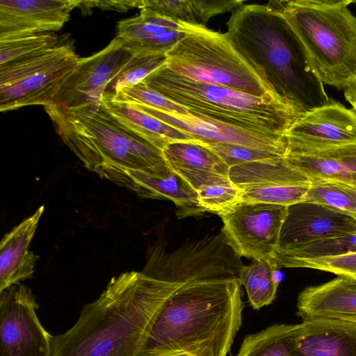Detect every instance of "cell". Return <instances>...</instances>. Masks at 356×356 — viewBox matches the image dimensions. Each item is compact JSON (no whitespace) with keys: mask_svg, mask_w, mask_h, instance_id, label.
I'll use <instances>...</instances> for the list:
<instances>
[{"mask_svg":"<svg viewBox=\"0 0 356 356\" xmlns=\"http://www.w3.org/2000/svg\"><path fill=\"white\" fill-rule=\"evenodd\" d=\"M182 284L137 271L113 277L68 331L52 337L51 356H140L156 314Z\"/></svg>","mask_w":356,"mask_h":356,"instance_id":"6da1fadb","label":"cell"},{"mask_svg":"<svg viewBox=\"0 0 356 356\" xmlns=\"http://www.w3.org/2000/svg\"><path fill=\"white\" fill-rule=\"evenodd\" d=\"M243 308L238 278L184 283L156 314L140 356H227Z\"/></svg>","mask_w":356,"mask_h":356,"instance_id":"7a4b0ae2","label":"cell"},{"mask_svg":"<svg viewBox=\"0 0 356 356\" xmlns=\"http://www.w3.org/2000/svg\"><path fill=\"white\" fill-rule=\"evenodd\" d=\"M227 25L232 44L280 100L300 114L330 100L273 1L242 5Z\"/></svg>","mask_w":356,"mask_h":356,"instance_id":"3957f363","label":"cell"},{"mask_svg":"<svg viewBox=\"0 0 356 356\" xmlns=\"http://www.w3.org/2000/svg\"><path fill=\"white\" fill-rule=\"evenodd\" d=\"M63 143L89 170L110 179L127 171L165 177L173 170L162 150L127 128L100 102L44 107Z\"/></svg>","mask_w":356,"mask_h":356,"instance_id":"277c9868","label":"cell"},{"mask_svg":"<svg viewBox=\"0 0 356 356\" xmlns=\"http://www.w3.org/2000/svg\"><path fill=\"white\" fill-rule=\"evenodd\" d=\"M320 81L337 90L356 86V16L353 0L273 1Z\"/></svg>","mask_w":356,"mask_h":356,"instance_id":"5b68a950","label":"cell"},{"mask_svg":"<svg viewBox=\"0 0 356 356\" xmlns=\"http://www.w3.org/2000/svg\"><path fill=\"white\" fill-rule=\"evenodd\" d=\"M143 81L193 115L248 131L285 134L300 115L272 97L253 96L197 81L166 65Z\"/></svg>","mask_w":356,"mask_h":356,"instance_id":"8992f818","label":"cell"},{"mask_svg":"<svg viewBox=\"0 0 356 356\" xmlns=\"http://www.w3.org/2000/svg\"><path fill=\"white\" fill-rule=\"evenodd\" d=\"M180 24L186 35L167 52L168 69L197 81L280 100L235 49L226 33L206 26Z\"/></svg>","mask_w":356,"mask_h":356,"instance_id":"52a82bcc","label":"cell"},{"mask_svg":"<svg viewBox=\"0 0 356 356\" xmlns=\"http://www.w3.org/2000/svg\"><path fill=\"white\" fill-rule=\"evenodd\" d=\"M80 58L68 44L29 60L0 68V111L51 105Z\"/></svg>","mask_w":356,"mask_h":356,"instance_id":"ba28073f","label":"cell"},{"mask_svg":"<svg viewBox=\"0 0 356 356\" xmlns=\"http://www.w3.org/2000/svg\"><path fill=\"white\" fill-rule=\"evenodd\" d=\"M287 207L238 202L219 214L223 222L222 232L228 245L238 257L265 259L276 266L275 256Z\"/></svg>","mask_w":356,"mask_h":356,"instance_id":"9c48e42d","label":"cell"},{"mask_svg":"<svg viewBox=\"0 0 356 356\" xmlns=\"http://www.w3.org/2000/svg\"><path fill=\"white\" fill-rule=\"evenodd\" d=\"M38 308L24 284L0 292V356H51L53 336L41 325Z\"/></svg>","mask_w":356,"mask_h":356,"instance_id":"30bf717a","label":"cell"},{"mask_svg":"<svg viewBox=\"0 0 356 356\" xmlns=\"http://www.w3.org/2000/svg\"><path fill=\"white\" fill-rule=\"evenodd\" d=\"M285 138V155L311 154L355 144L356 113L330 99L300 114L286 131Z\"/></svg>","mask_w":356,"mask_h":356,"instance_id":"8fae6325","label":"cell"},{"mask_svg":"<svg viewBox=\"0 0 356 356\" xmlns=\"http://www.w3.org/2000/svg\"><path fill=\"white\" fill-rule=\"evenodd\" d=\"M134 54L115 37L99 51L80 58L51 105L72 108L99 102Z\"/></svg>","mask_w":356,"mask_h":356,"instance_id":"7c38bea8","label":"cell"},{"mask_svg":"<svg viewBox=\"0 0 356 356\" xmlns=\"http://www.w3.org/2000/svg\"><path fill=\"white\" fill-rule=\"evenodd\" d=\"M353 232H356V218L353 216L317 203L297 202L287 207L276 253Z\"/></svg>","mask_w":356,"mask_h":356,"instance_id":"4fadbf2b","label":"cell"},{"mask_svg":"<svg viewBox=\"0 0 356 356\" xmlns=\"http://www.w3.org/2000/svg\"><path fill=\"white\" fill-rule=\"evenodd\" d=\"M138 108L204 143H230L285 156V134L252 132L202 119L190 113L172 114L129 102Z\"/></svg>","mask_w":356,"mask_h":356,"instance_id":"5bb4252c","label":"cell"},{"mask_svg":"<svg viewBox=\"0 0 356 356\" xmlns=\"http://www.w3.org/2000/svg\"><path fill=\"white\" fill-rule=\"evenodd\" d=\"M81 0H0V40L59 30Z\"/></svg>","mask_w":356,"mask_h":356,"instance_id":"9a60e30c","label":"cell"},{"mask_svg":"<svg viewBox=\"0 0 356 356\" xmlns=\"http://www.w3.org/2000/svg\"><path fill=\"white\" fill-rule=\"evenodd\" d=\"M291 356H356V323L327 318L298 324Z\"/></svg>","mask_w":356,"mask_h":356,"instance_id":"2e32d148","label":"cell"},{"mask_svg":"<svg viewBox=\"0 0 356 356\" xmlns=\"http://www.w3.org/2000/svg\"><path fill=\"white\" fill-rule=\"evenodd\" d=\"M296 314L302 320L327 318L356 323V279L338 276L306 287L298 295Z\"/></svg>","mask_w":356,"mask_h":356,"instance_id":"e0dca14e","label":"cell"},{"mask_svg":"<svg viewBox=\"0 0 356 356\" xmlns=\"http://www.w3.org/2000/svg\"><path fill=\"white\" fill-rule=\"evenodd\" d=\"M162 152L169 167L196 191L204 185L229 177V167L206 143L200 140L172 141Z\"/></svg>","mask_w":356,"mask_h":356,"instance_id":"ac0fdd59","label":"cell"},{"mask_svg":"<svg viewBox=\"0 0 356 356\" xmlns=\"http://www.w3.org/2000/svg\"><path fill=\"white\" fill-rule=\"evenodd\" d=\"M185 35L180 23L140 10L138 16L118 22L116 37L134 54H167Z\"/></svg>","mask_w":356,"mask_h":356,"instance_id":"d6986e66","label":"cell"},{"mask_svg":"<svg viewBox=\"0 0 356 356\" xmlns=\"http://www.w3.org/2000/svg\"><path fill=\"white\" fill-rule=\"evenodd\" d=\"M44 210V205L40 206L1 239L0 292L33 277L39 256L30 251L29 247Z\"/></svg>","mask_w":356,"mask_h":356,"instance_id":"ffe728a7","label":"cell"},{"mask_svg":"<svg viewBox=\"0 0 356 356\" xmlns=\"http://www.w3.org/2000/svg\"><path fill=\"white\" fill-rule=\"evenodd\" d=\"M110 181L133 191L140 197L170 200L180 208L181 214L202 212L199 207L197 191L174 171L165 177L127 171L114 176Z\"/></svg>","mask_w":356,"mask_h":356,"instance_id":"44dd1931","label":"cell"},{"mask_svg":"<svg viewBox=\"0 0 356 356\" xmlns=\"http://www.w3.org/2000/svg\"><path fill=\"white\" fill-rule=\"evenodd\" d=\"M229 178L244 195L284 186L311 185L310 179L289 165L284 157L246 163L229 168Z\"/></svg>","mask_w":356,"mask_h":356,"instance_id":"7402d4cb","label":"cell"},{"mask_svg":"<svg viewBox=\"0 0 356 356\" xmlns=\"http://www.w3.org/2000/svg\"><path fill=\"white\" fill-rule=\"evenodd\" d=\"M99 102L121 124L161 150L170 142L194 139L134 104L115 98L113 94L104 92Z\"/></svg>","mask_w":356,"mask_h":356,"instance_id":"603a6c76","label":"cell"},{"mask_svg":"<svg viewBox=\"0 0 356 356\" xmlns=\"http://www.w3.org/2000/svg\"><path fill=\"white\" fill-rule=\"evenodd\" d=\"M284 159L310 181L345 183L356 175V143L311 154H287Z\"/></svg>","mask_w":356,"mask_h":356,"instance_id":"cb8c5ba5","label":"cell"},{"mask_svg":"<svg viewBox=\"0 0 356 356\" xmlns=\"http://www.w3.org/2000/svg\"><path fill=\"white\" fill-rule=\"evenodd\" d=\"M240 0H140L144 10L178 23L206 26L213 16L243 5Z\"/></svg>","mask_w":356,"mask_h":356,"instance_id":"d4e9b609","label":"cell"},{"mask_svg":"<svg viewBox=\"0 0 356 356\" xmlns=\"http://www.w3.org/2000/svg\"><path fill=\"white\" fill-rule=\"evenodd\" d=\"M298 324H273L247 335L236 356H291Z\"/></svg>","mask_w":356,"mask_h":356,"instance_id":"484cf974","label":"cell"},{"mask_svg":"<svg viewBox=\"0 0 356 356\" xmlns=\"http://www.w3.org/2000/svg\"><path fill=\"white\" fill-rule=\"evenodd\" d=\"M276 266L265 259L253 260L248 266H242L238 280L243 285L251 307L258 310L269 305L275 300L278 282L274 277Z\"/></svg>","mask_w":356,"mask_h":356,"instance_id":"4316f807","label":"cell"},{"mask_svg":"<svg viewBox=\"0 0 356 356\" xmlns=\"http://www.w3.org/2000/svg\"><path fill=\"white\" fill-rule=\"evenodd\" d=\"M356 252V232L335 236L275 254V262L278 268H286L292 261L339 256Z\"/></svg>","mask_w":356,"mask_h":356,"instance_id":"83f0119b","label":"cell"},{"mask_svg":"<svg viewBox=\"0 0 356 356\" xmlns=\"http://www.w3.org/2000/svg\"><path fill=\"white\" fill-rule=\"evenodd\" d=\"M54 33H40L0 40V68L24 63L57 46Z\"/></svg>","mask_w":356,"mask_h":356,"instance_id":"f1b7e54d","label":"cell"},{"mask_svg":"<svg viewBox=\"0 0 356 356\" xmlns=\"http://www.w3.org/2000/svg\"><path fill=\"white\" fill-rule=\"evenodd\" d=\"M305 201L317 203L351 216L356 213V190L333 181H311Z\"/></svg>","mask_w":356,"mask_h":356,"instance_id":"f546056e","label":"cell"},{"mask_svg":"<svg viewBox=\"0 0 356 356\" xmlns=\"http://www.w3.org/2000/svg\"><path fill=\"white\" fill-rule=\"evenodd\" d=\"M166 54H134L109 83L105 92L113 94L124 88L134 86L158 69L166 65Z\"/></svg>","mask_w":356,"mask_h":356,"instance_id":"4dcf8cb0","label":"cell"},{"mask_svg":"<svg viewBox=\"0 0 356 356\" xmlns=\"http://www.w3.org/2000/svg\"><path fill=\"white\" fill-rule=\"evenodd\" d=\"M198 204L202 212L220 214L241 200L243 191L229 177L204 185L197 190Z\"/></svg>","mask_w":356,"mask_h":356,"instance_id":"1f68e13d","label":"cell"},{"mask_svg":"<svg viewBox=\"0 0 356 356\" xmlns=\"http://www.w3.org/2000/svg\"><path fill=\"white\" fill-rule=\"evenodd\" d=\"M113 95L120 100L145 105L169 113L183 115L188 113L184 108L167 99L143 81L134 86L124 88L113 93Z\"/></svg>","mask_w":356,"mask_h":356,"instance_id":"d6a6232c","label":"cell"},{"mask_svg":"<svg viewBox=\"0 0 356 356\" xmlns=\"http://www.w3.org/2000/svg\"><path fill=\"white\" fill-rule=\"evenodd\" d=\"M286 268H313L356 279V252L335 257L297 260L289 264Z\"/></svg>","mask_w":356,"mask_h":356,"instance_id":"836d02e7","label":"cell"},{"mask_svg":"<svg viewBox=\"0 0 356 356\" xmlns=\"http://www.w3.org/2000/svg\"><path fill=\"white\" fill-rule=\"evenodd\" d=\"M230 168L238 165L284 157L273 152L230 143H206Z\"/></svg>","mask_w":356,"mask_h":356,"instance_id":"e575fe53","label":"cell"},{"mask_svg":"<svg viewBox=\"0 0 356 356\" xmlns=\"http://www.w3.org/2000/svg\"><path fill=\"white\" fill-rule=\"evenodd\" d=\"M140 0L137 1H81V4L86 6L99 7L102 9L125 11L131 8L139 7Z\"/></svg>","mask_w":356,"mask_h":356,"instance_id":"d590c367","label":"cell"},{"mask_svg":"<svg viewBox=\"0 0 356 356\" xmlns=\"http://www.w3.org/2000/svg\"><path fill=\"white\" fill-rule=\"evenodd\" d=\"M343 92L346 99L356 113V86L345 90Z\"/></svg>","mask_w":356,"mask_h":356,"instance_id":"8d00e7d4","label":"cell"},{"mask_svg":"<svg viewBox=\"0 0 356 356\" xmlns=\"http://www.w3.org/2000/svg\"><path fill=\"white\" fill-rule=\"evenodd\" d=\"M344 184L350 186L351 187L356 190V175H354L352 177H350V178Z\"/></svg>","mask_w":356,"mask_h":356,"instance_id":"74e56055","label":"cell"},{"mask_svg":"<svg viewBox=\"0 0 356 356\" xmlns=\"http://www.w3.org/2000/svg\"><path fill=\"white\" fill-rule=\"evenodd\" d=\"M353 3H356V0H353Z\"/></svg>","mask_w":356,"mask_h":356,"instance_id":"f35d334b","label":"cell"},{"mask_svg":"<svg viewBox=\"0 0 356 356\" xmlns=\"http://www.w3.org/2000/svg\"><path fill=\"white\" fill-rule=\"evenodd\" d=\"M353 216L356 218V213L355 215H353Z\"/></svg>","mask_w":356,"mask_h":356,"instance_id":"ab89813d","label":"cell"}]
</instances>
